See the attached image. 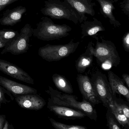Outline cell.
I'll list each match as a JSON object with an SVG mask.
<instances>
[{
  "mask_svg": "<svg viewBox=\"0 0 129 129\" xmlns=\"http://www.w3.org/2000/svg\"><path fill=\"white\" fill-rule=\"evenodd\" d=\"M53 126L56 129H86L84 126L77 125H69L60 122L56 121L54 119L49 118Z\"/></svg>",
  "mask_w": 129,
  "mask_h": 129,
  "instance_id": "cell-23",
  "label": "cell"
},
{
  "mask_svg": "<svg viewBox=\"0 0 129 129\" xmlns=\"http://www.w3.org/2000/svg\"><path fill=\"white\" fill-rule=\"evenodd\" d=\"M90 80L94 90L103 105L107 108L116 99L105 75L101 72H96L92 75Z\"/></svg>",
  "mask_w": 129,
  "mask_h": 129,
  "instance_id": "cell-6",
  "label": "cell"
},
{
  "mask_svg": "<svg viewBox=\"0 0 129 129\" xmlns=\"http://www.w3.org/2000/svg\"><path fill=\"white\" fill-rule=\"evenodd\" d=\"M52 78L54 84L59 90L64 93H73L74 90L72 86L65 77L58 74H54Z\"/></svg>",
  "mask_w": 129,
  "mask_h": 129,
  "instance_id": "cell-19",
  "label": "cell"
},
{
  "mask_svg": "<svg viewBox=\"0 0 129 129\" xmlns=\"http://www.w3.org/2000/svg\"><path fill=\"white\" fill-rule=\"evenodd\" d=\"M108 80L115 98H116V93L122 95L129 103V89L124 85L123 80L112 71H109L108 72Z\"/></svg>",
  "mask_w": 129,
  "mask_h": 129,
  "instance_id": "cell-15",
  "label": "cell"
},
{
  "mask_svg": "<svg viewBox=\"0 0 129 129\" xmlns=\"http://www.w3.org/2000/svg\"><path fill=\"white\" fill-rule=\"evenodd\" d=\"M14 97L20 107L28 110L38 111L46 105L44 99L37 93L19 95Z\"/></svg>",
  "mask_w": 129,
  "mask_h": 129,
  "instance_id": "cell-10",
  "label": "cell"
},
{
  "mask_svg": "<svg viewBox=\"0 0 129 129\" xmlns=\"http://www.w3.org/2000/svg\"><path fill=\"white\" fill-rule=\"evenodd\" d=\"M72 30V28L67 25L55 24L51 19L43 17L36 28L33 29V35L44 41L59 40L69 35Z\"/></svg>",
  "mask_w": 129,
  "mask_h": 129,
  "instance_id": "cell-2",
  "label": "cell"
},
{
  "mask_svg": "<svg viewBox=\"0 0 129 129\" xmlns=\"http://www.w3.org/2000/svg\"><path fill=\"white\" fill-rule=\"evenodd\" d=\"M122 78L126 84L127 88L129 87V75L126 74H123L122 75Z\"/></svg>",
  "mask_w": 129,
  "mask_h": 129,
  "instance_id": "cell-30",
  "label": "cell"
},
{
  "mask_svg": "<svg viewBox=\"0 0 129 129\" xmlns=\"http://www.w3.org/2000/svg\"><path fill=\"white\" fill-rule=\"evenodd\" d=\"M19 0H0V6L5 7Z\"/></svg>",
  "mask_w": 129,
  "mask_h": 129,
  "instance_id": "cell-28",
  "label": "cell"
},
{
  "mask_svg": "<svg viewBox=\"0 0 129 129\" xmlns=\"http://www.w3.org/2000/svg\"><path fill=\"white\" fill-rule=\"evenodd\" d=\"M81 25V39L85 37L96 36L100 31H105L106 29L102 23L96 18H93L92 21H84Z\"/></svg>",
  "mask_w": 129,
  "mask_h": 129,
  "instance_id": "cell-17",
  "label": "cell"
},
{
  "mask_svg": "<svg viewBox=\"0 0 129 129\" xmlns=\"http://www.w3.org/2000/svg\"><path fill=\"white\" fill-rule=\"evenodd\" d=\"M33 28L27 24L21 29L18 36L4 47L1 54L10 52L13 55H19L27 52L29 49L30 38L33 35Z\"/></svg>",
  "mask_w": 129,
  "mask_h": 129,
  "instance_id": "cell-7",
  "label": "cell"
},
{
  "mask_svg": "<svg viewBox=\"0 0 129 129\" xmlns=\"http://www.w3.org/2000/svg\"><path fill=\"white\" fill-rule=\"evenodd\" d=\"M122 46L126 52H129V31L126 32L122 38Z\"/></svg>",
  "mask_w": 129,
  "mask_h": 129,
  "instance_id": "cell-27",
  "label": "cell"
},
{
  "mask_svg": "<svg viewBox=\"0 0 129 129\" xmlns=\"http://www.w3.org/2000/svg\"><path fill=\"white\" fill-rule=\"evenodd\" d=\"M117 99V98H116ZM112 104L119 112L123 113L128 119H129V108L128 105L124 103L118 102L116 100L113 102Z\"/></svg>",
  "mask_w": 129,
  "mask_h": 129,
  "instance_id": "cell-24",
  "label": "cell"
},
{
  "mask_svg": "<svg viewBox=\"0 0 129 129\" xmlns=\"http://www.w3.org/2000/svg\"><path fill=\"white\" fill-rule=\"evenodd\" d=\"M77 81L83 99L94 107L101 103L94 90L90 78L88 76L79 74L77 76Z\"/></svg>",
  "mask_w": 129,
  "mask_h": 129,
  "instance_id": "cell-8",
  "label": "cell"
},
{
  "mask_svg": "<svg viewBox=\"0 0 129 129\" xmlns=\"http://www.w3.org/2000/svg\"><path fill=\"white\" fill-rule=\"evenodd\" d=\"M46 92L50 95L48 99V103L57 105L69 107L83 112L91 120H97V112L94 106L89 103L83 99L82 102L77 100L76 96L71 94L64 93L54 89L51 86L49 87V90Z\"/></svg>",
  "mask_w": 129,
  "mask_h": 129,
  "instance_id": "cell-1",
  "label": "cell"
},
{
  "mask_svg": "<svg viewBox=\"0 0 129 129\" xmlns=\"http://www.w3.org/2000/svg\"><path fill=\"white\" fill-rule=\"evenodd\" d=\"M5 7L0 6V12H1L5 8Z\"/></svg>",
  "mask_w": 129,
  "mask_h": 129,
  "instance_id": "cell-33",
  "label": "cell"
},
{
  "mask_svg": "<svg viewBox=\"0 0 129 129\" xmlns=\"http://www.w3.org/2000/svg\"><path fill=\"white\" fill-rule=\"evenodd\" d=\"M0 85L9 91L13 96L19 95L37 94V90L33 87L13 81L0 76Z\"/></svg>",
  "mask_w": 129,
  "mask_h": 129,
  "instance_id": "cell-11",
  "label": "cell"
},
{
  "mask_svg": "<svg viewBox=\"0 0 129 129\" xmlns=\"http://www.w3.org/2000/svg\"><path fill=\"white\" fill-rule=\"evenodd\" d=\"M6 94L10 97L12 100L14 99L13 96L10 93L7 91L5 88L0 85V107L3 104H6L10 102V101L7 99L5 96V94Z\"/></svg>",
  "mask_w": 129,
  "mask_h": 129,
  "instance_id": "cell-25",
  "label": "cell"
},
{
  "mask_svg": "<svg viewBox=\"0 0 129 129\" xmlns=\"http://www.w3.org/2000/svg\"><path fill=\"white\" fill-rule=\"evenodd\" d=\"M47 108L58 117L66 119H81L86 116L81 111L62 106L48 103Z\"/></svg>",
  "mask_w": 129,
  "mask_h": 129,
  "instance_id": "cell-13",
  "label": "cell"
},
{
  "mask_svg": "<svg viewBox=\"0 0 129 129\" xmlns=\"http://www.w3.org/2000/svg\"><path fill=\"white\" fill-rule=\"evenodd\" d=\"M108 108H109L119 124L125 129H129V119L123 113L118 112L112 104H110Z\"/></svg>",
  "mask_w": 129,
  "mask_h": 129,
  "instance_id": "cell-20",
  "label": "cell"
},
{
  "mask_svg": "<svg viewBox=\"0 0 129 129\" xmlns=\"http://www.w3.org/2000/svg\"><path fill=\"white\" fill-rule=\"evenodd\" d=\"M19 34L17 31L12 29H4L0 30V40L8 43L15 39Z\"/></svg>",
  "mask_w": 129,
  "mask_h": 129,
  "instance_id": "cell-21",
  "label": "cell"
},
{
  "mask_svg": "<svg viewBox=\"0 0 129 129\" xmlns=\"http://www.w3.org/2000/svg\"><path fill=\"white\" fill-rule=\"evenodd\" d=\"M26 11V8L22 6L7 10L0 19V24L4 26H13L21 21L22 16Z\"/></svg>",
  "mask_w": 129,
  "mask_h": 129,
  "instance_id": "cell-14",
  "label": "cell"
},
{
  "mask_svg": "<svg viewBox=\"0 0 129 129\" xmlns=\"http://www.w3.org/2000/svg\"><path fill=\"white\" fill-rule=\"evenodd\" d=\"M93 38L96 40V43L95 47L93 46L94 44H92L91 51L99 63L102 66L108 65L110 68L119 65L121 58L114 44L110 41L106 40L102 37H100L101 42L96 36Z\"/></svg>",
  "mask_w": 129,
  "mask_h": 129,
  "instance_id": "cell-3",
  "label": "cell"
},
{
  "mask_svg": "<svg viewBox=\"0 0 129 129\" xmlns=\"http://www.w3.org/2000/svg\"><path fill=\"white\" fill-rule=\"evenodd\" d=\"M92 44V41L89 42L85 52L81 55L76 61V69L80 74L85 72L87 69L91 65L92 62L93 56L91 51Z\"/></svg>",
  "mask_w": 129,
  "mask_h": 129,
  "instance_id": "cell-18",
  "label": "cell"
},
{
  "mask_svg": "<svg viewBox=\"0 0 129 129\" xmlns=\"http://www.w3.org/2000/svg\"><path fill=\"white\" fill-rule=\"evenodd\" d=\"M6 116L5 115L0 114V129H3L6 121Z\"/></svg>",
  "mask_w": 129,
  "mask_h": 129,
  "instance_id": "cell-29",
  "label": "cell"
},
{
  "mask_svg": "<svg viewBox=\"0 0 129 129\" xmlns=\"http://www.w3.org/2000/svg\"><path fill=\"white\" fill-rule=\"evenodd\" d=\"M77 12L82 22L87 20L86 14L93 16L95 15L94 7L96 6L92 0H64Z\"/></svg>",
  "mask_w": 129,
  "mask_h": 129,
  "instance_id": "cell-12",
  "label": "cell"
},
{
  "mask_svg": "<svg viewBox=\"0 0 129 129\" xmlns=\"http://www.w3.org/2000/svg\"><path fill=\"white\" fill-rule=\"evenodd\" d=\"M12 126V125H10L9 122H8V121L6 120L3 129H11V127H10Z\"/></svg>",
  "mask_w": 129,
  "mask_h": 129,
  "instance_id": "cell-31",
  "label": "cell"
},
{
  "mask_svg": "<svg viewBox=\"0 0 129 129\" xmlns=\"http://www.w3.org/2000/svg\"><path fill=\"white\" fill-rule=\"evenodd\" d=\"M107 108L106 118L107 120V126L108 128L110 129H121L120 125L118 122L109 108Z\"/></svg>",
  "mask_w": 129,
  "mask_h": 129,
  "instance_id": "cell-22",
  "label": "cell"
},
{
  "mask_svg": "<svg viewBox=\"0 0 129 129\" xmlns=\"http://www.w3.org/2000/svg\"><path fill=\"white\" fill-rule=\"evenodd\" d=\"M0 71L6 74L21 81L34 84V79L23 69L8 61L0 59Z\"/></svg>",
  "mask_w": 129,
  "mask_h": 129,
  "instance_id": "cell-9",
  "label": "cell"
},
{
  "mask_svg": "<svg viewBox=\"0 0 129 129\" xmlns=\"http://www.w3.org/2000/svg\"><path fill=\"white\" fill-rule=\"evenodd\" d=\"M74 40L66 44L51 45L47 44L40 47L38 55L48 62L57 61L69 56L76 51L80 42L75 43Z\"/></svg>",
  "mask_w": 129,
  "mask_h": 129,
  "instance_id": "cell-5",
  "label": "cell"
},
{
  "mask_svg": "<svg viewBox=\"0 0 129 129\" xmlns=\"http://www.w3.org/2000/svg\"><path fill=\"white\" fill-rule=\"evenodd\" d=\"M44 7L41 10V13L54 19H65L77 24L82 22L77 12L66 1L61 0H47Z\"/></svg>",
  "mask_w": 129,
  "mask_h": 129,
  "instance_id": "cell-4",
  "label": "cell"
},
{
  "mask_svg": "<svg viewBox=\"0 0 129 129\" xmlns=\"http://www.w3.org/2000/svg\"><path fill=\"white\" fill-rule=\"evenodd\" d=\"M120 7L125 15L129 17V0H124L119 3Z\"/></svg>",
  "mask_w": 129,
  "mask_h": 129,
  "instance_id": "cell-26",
  "label": "cell"
},
{
  "mask_svg": "<svg viewBox=\"0 0 129 129\" xmlns=\"http://www.w3.org/2000/svg\"><path fill=\"white\" fill-rule=\"evenodd\" d=\"M7 44V42L0 40V50H1V49L5 47Z\"/></svg>",
  "mask_w": 129,
  "mask_h": 129,
  "instance_id": "cell-32",
  "label": "cell"
},
{
  "mask_svg": "<svg viewBox=\"0 0 129 129\" xmlns=\"http://www.w3.org/2000/svg\"><path fill=\"white\" fill-rule=\"evenodd\" d=\"M100 6V13L104 18L109 19L110 24L115 28L118 27L121 25V23L117 20L113 13L115 10V4L118 0H96Z\"/></svg>",
  "mask_w": 129,
  "mask_h": 129,
  "instance_id": "cell-16",
  "label": "cell"
}]
</instances>
